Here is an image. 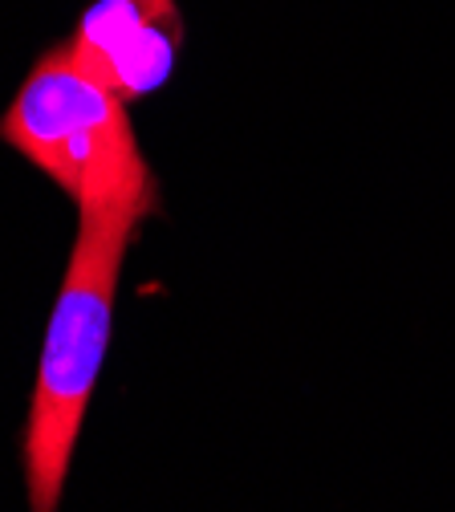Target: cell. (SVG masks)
<instances>
[{
    "instance_id": "cell-3",
    "label": "cell",
    "mask_w": 455,
    "mask_h": 512,
    "mask_svg": "<svg viewBox=\"0 0 455 512\" xmlns=\"http://www.w3.org/2000/svg\"><path fill=\"white\" fill-rule=\"evenodd\" d=\"M61 45L90 78L122 102H135L167 82L179 17L171 0H98Z\"/></svg>"
},
{
    "instance_id": "cell-2",
    "label": "cell",
    "mask_w": 455,
    "mask_h": 512,
    "mask_svg": "<svg viewBox=\"0 0 455 512\" xmlns=\"http://www.w3.org/2000/svg\"><path fill=\"white\" fill-rule=\"evenodd\" d=\"M0 143L41 167L82 212L106 204L159 208V183L130 131L126 102L53 45L0 118Z\"/></svg>"
},
{
    "instance_id": "cell-1",
    "label": "cell",
    "mask_w": 455,
    "mask_h": 512,
    "mask_svg": "<svg viewBox=\"0 0 455 512\" xmlns=\"http://www.w3.org/2000/svg\"><path fill=\"white\" fill-rule=\"evenodd\" d=\"M155 208L106 204L82 212V228L70 252V269L57 289L49 330L41 346L33 407L25 423V488L29 512H57L65 480H70L74 443L98 387L102 358L110 346V317L122 256L135 240L139 220Z\"/></svg>"
}]
</instances>
